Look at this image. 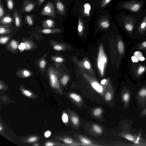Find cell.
Instances as JSON below:
<instances>
[{
  "label": "cell",
  "mask_w": 146,
  "mask_h": 146,
  "mask_svg": "<svg viewBox=\"0 0 146 146\" xmlns=\"http://www.w3.org/2000/svg\"><path fill=\"white\" fill-rule=\"evenodd\" d=\"M14 9L13 16L15 25L16 27H19L21 25L22 18L20 14L18 12L15 7Z\"/></svg>",
  "instance_id": "cell-14"
},
{
  "label": "cell",
  "mask_w": 146,
  "mask_h": 146,
  "mask_svg": "<svg viewBox=\"0 0 146 146\" xmlns=\"http://www.w3.org/2000/svg\"><path fill=\"white\" fill-rule=\"evenodd\" d=\"M25 43V45L26 46V50H28L31 48V46L30 44L27 42H24Z\"/></svg>",
  "instance_id": "cell-44"
},
{
  "label": "cell",
  "mask_w": 146,
  "mask_h": 146,
  "mask_svg": "<svg viewBox=\"0 0 146 146\" xmlns=\"http://www.w3.org/2000/svg\"><path fill=\"white\" fill-rule=\"evenodd\" d=\"M70 97L75 101L78 102H80L81 100L80 97L79 95L75 93L70 94Z\"/></svg>",
  "instance_id": "cell-23"
},
{
  "label": "cell",
  "mask_w": 146,
  "mask_h": 146,
  "mask_svg": "<svg viewBox=\"0 0 146 146\" xmlns=\"http://www.w3.org/2000/svg\"><path fill=\"white\" fill-rule=\"evenodd\" d=\"M75 0H67L68 4H70L73 2Z\"/></svg>",
  "instance_id": "cell-53"
},
{
  "label": "cell",
  "mask_w": 146,
  "mask_h": 146,
  "mask_svg": "<svg viewBox=\"0 0 146 146\" xmlns=\"http://www.w3.org/2000/svg\"><path fill=\"white\" fill-rule=\"evenodd\" d=\"M0 89H1V85H0Z\"/></svg>",
  "instance_id": "cell-54"
},
{
  "label": "cell",
  "mask_w": 146,
  "mask_h": 146,
  "mask_svg": "<svg viewBox=\"0 0 146 146\" xmlns=\"http://www.w3.org/2000/svg\"><path fill=\"white\" fill-rule=\"evenodd\" d=\"M45 0H37L38 6H40L43 3Z\"/></svg>",
  "instance_id": "cell-49"
},
{
  "label": "cell",
  "mask_w": 146,
  "mask_h": 146,
  "mask_svg": "<svg viewBox=\"0 0 146 146\" xmlns=\"http://www.w3.org/2000/svg\"><path fill=\"white\" fill-rule=\"evenodd\" d=\"M141 1H131L123 3L120 6L122 9H127L134 12L139 11L143 5Z\"/></svg>",
  "instance_id": "cell-4"
},
{
  "label": "cell",
  "mask_w": 146,
  "mask_h": 146,
  "mask_svg": "<svg viewBox=\"0 0 146 146\" xmlns=\"http://www.w3.org/2000/svg\"><path fill=\"white\" fill-rule=\"evenodd\" d=\"M94 131L98 133H101L102 131L101 128L97 125H94L93 126Z\"/></svg>",
  "instance_id": "cell-27"
},
{
  "label": "cell",
  "mask_w": 146,
  "mask_h": 146,
  "mask_svg": "<svg viewBox=\"0 0 146 146\" xmlns=\"http://www.w3.org/2000/svg\"><path fill=\"white\" fill-rule=\"evenodd\" d=\"M54 60L57 62L61 63L64 60V59L60 57H57L54 58Z\"/></svg>",
  "instance_id": "cell-41"
},
{
  "label": "cell",
  "mask_w": 146,
  "mask_h": 146,
  "mask_svg": "<svg viewBox=\"0 0 146 146\" xmlns=\"http://www.w3.org/2000/svg\"><path fill=\"white\" fill-rule=\"evenodd\" d=\"M69 79V77L67 75L64 76L61 80V83L63 85H66Z\"/></svg>",
  "instance_id": "cell-25"
},
{
  "label": "cell",
  "mask_w": 146,
  "mask_h": 146,
  "mask_svg": "<svg viewBox=\"0 0 146 146\" xmlns=\"http://www.w3.org/2000/svg\"><path fill=\"white\" fill-rule=\"evenodd\" d=\"M133 62H137L139 61H142L145 60L142 53L139 51L135 52L131 57Z\"/></svg>",
  "instance_id": "cell-13"
},
{
  "label": "cell",
  "mask_w": 146,
  "mask_h": 146,
  "mask_svg": "<svg viewBox=\"0 0 146 146\" xmlns=\"http://www.w3.org/2000/svg\"><path fill=\"white\" fill-rule=\"evenodd\" d=\"M81 142L83 143L89 144L91 143V142L89 140L85 138H82L80 139Z\"/></svg>",
  "instance_id": "cell-34"
},
{
  "label": "cell",
  "mask_w": 146,
  "mask_h": 146,
  "mask_svg": "<svg viewBox=\"0 0 146 146\" xmlns=\"http://www.w3.org/2000/svg\"><path fill=\"white\" fill-rule=\"evenodd\" d=\"M23 74L25 77H28L30 75V73L28 71L25 70L23 72Z\"/></svg>",
  "instance_id": "cell-45"
},
{
  "label": "cell",
  "mask_w": 146,
  "mask_h": 146,
  "mask_svg": "<svg viewBox=\"0 0 146 146\" xmlns=\"http://www.w3.org/2000/svg\"><path fill=\"white\" fill-rule=\"evenodd\" d=\"M102 112V110L100 108H98L95 109L94 111V114L95 116L99 115Z\"/></svg>",
  "instance_id": "cell-31"
},
{
  "label": "cell",
  "mask_w": 146,
  "mask_h": 146,
  "mask_svg": "<svg viewBox=\"0 0 146 146\" xmlns=\"http://www.w3.org/2000/svg\"><path fill=\"white\" fill-rule=\"evenodd\" d=\"M51 135V132L49 131H47L45 132L44 134V135L45 137H48Z\"/></svg>",
  "instance_id": "cell-47"
},
{
  "label": "cell",
  "mask_w": 146,
  "mask_h": 146,
  "mask_svg": "<svg viewBox=\"0 0 146 146\" xmlns=\"http://www.w3.org/2000/svg\"><path fill=\"white\" fill-rule=\"evenodd\" d=\"M105 98L106 100L109 101L110 100L111 98V95L110 93H107L105 96Z\"/></svg>",
  "instance_id": "cell-38"
},
{
  "label": "cell",
  "mask_w": 146,
  "mask_h": 146,
  "mask_svg": "<svg viewBox=\"0 0 146 146\" xmlns=\"http://www.w3.org/2000/svg\"><path fill=\"white\" fill-rule=\"evenodd\" d=\"M5 1L8 9L10 11H12L14 6V0H5Z\"/></svg>",
  "instance_id": "cell-20"
},
{
  "label": "cell",
  "mask_w": 146,
  "mask_h": 146,
  "mask_svg": "<svg viewBox=\"0 0 146 146\" xmlns=\"http://www.w3.org/2000/svg\"><path fill=\"white\" fill-rule=\"evenodd\" d=\"M61 31V29H43L42 31V32L43 33L46 34H50L52 32H60Z\"/></svg>",
  "instance_id": "cell-21"
},
{
  "label": "cell",
  "mask_w": 146,
  "mask_h": 146,
  "mask_svg": "<svg viewBox=\"0 0 146 146\" xmlns=\"http://www.w3.org/2000/svg\"><path fill=\"white\" fill-rule=\"evenodd\" d=\"M55 22L52 19H48L44 20L42 22L43 27L45 28H50L54 27Z\"/></svg>",
  "instance_id": "cell-17"
},
{
  "label": "cell",
  "mask_w": 146,
  "mask_h": 146,
  "mask_svg": "<svg viewBox=\"0 0 146 146\" xmlns=\"http://www.w3.org/2000/svg\"><path fill=\"white\" fill-rule=\"evenodd\" d=\"M117 47L119 53L121 55H123L124 52V46L123 42L121 40H119L118 41Z\"/></svg>",
  "instance_id": "cell-19"
},
{
  "label": "cell",
  "mask_w": 146,
  "mask_h": 146,
  "mask_svg": "<svg viewBox=\"0 0 146 146\" xmlns=\"http://www.w3.org/2000/svg\"><path fill=\"white\" fill-rule=\"evenodd\" d=\"M71 120L74 124L77 125L79 122V119L76 117L74 116L71 117Z\"/></svg>",
  "instance_id": "cell-28"
},
{
  "label": "cell",
  "mask_w": 146,
  "mask_h": 146,
  "mask_svg": "<svg viewBox=\"0 0 146 146\" xmlns=\"http://www.w3.org/2000/svg\"><path fill=\"white\" fill-rule=\"evenodd\" d=\"M88 22L81 18L78 17L77 30L80 36H81L83 34L86 25Z\"/></svg>",
  "instance_id": "cell-11"
},
{
  "label": "cell",
  "mask_w": 146,
  "mask_h": 146,
  "mask_svg": "<svg viewBox=\"0 0 146 146\" xmlns=\"http://www.w3.org/2000/svg\"><path fill=\"white\" fill-rule=\"evenodd\" d=\"M36 137H33L30 138L29 140V142H33L36 141Z\"/></svg>",
  "instance_id": "cell-48"
},
{
  "label": "cell",
  "mask_w": 146,
  "mask_h": 146,
  "mask_svg": "<svg viewBox=\"0 0 146 146\" xmlns=\"http://www.w3.org/2000/svg\"><path fill=\"white\" fill-rule=\"evenodd\" d=\"M96 7L99 12L105 9L111 3L112 0H94Z\"/></svg>",
  "instance_id": "cell-10"
},
{
  "label": "cell",
  "mask_w": 146,
  "mask_h": 146,
  "mask_svg": "<svg viewBox=\"0 0 146 146\" xmlns=\"http://www.w3.org/2000/svg\"><path fill=\"white\" fill-rule=\"evenodd\" d=\"M9 26L8 25H0V34H2L6 33L9 32L10 31V30L8 28Z\"/></svg>",
  "instance_id": "cell-22"
},
{
  "label": "cell",
  "mask_w": 146,
  "mask_h": 146,
  "mask_svg": "<svg viewBox=\"0 0 146 146\" xmlns=\"http://www.w3.org/2000/svg\"><path fill=\"white\" fill-rule=\"evenodd\" d=\"M108 62V58L105 53L103 46L100 44L99 47L97 60V65L100 76L104 75L105 69Z\"/></svg>",
  "instance_id": "cell-3"
},
{
  "label": "cell",
  "mask_w": 146,
  "mask_h": 146,
  "mask_svg": "<svg viewBox=\"0 0 146 146\" xmlns=\"http://www.w3.org/2000/svg\"><path fill=\"white\" fill-rule=\"evenodd\" d=\"M129 95L128 93H125L123 96L124 101L125 102H127L129 100Z\"/></svg>",
  "instance_id": "cell-35"
},
{
  "label": "cell",
  "mask_w": 146,
  "mask_h": 146,
  "mask_svg": "<svg viewBox=\"0 0 146 146\" xmlns=\"http://www.w3.org/2000/svg\"><path fill=\"white\" fill-rule=\"evenodd\" d=\"M125 137L127 139L130 141H133L134 140L133 137L131 135L127 134L125 136Z\"/></svg>",
  "instance_id": "cell-37"
},
{
  "label": "cell",
  "mask_w": 146,
  "mask_h": 146,
  "mask_svg": "<svg viewBox=\"0 0 146 146\" xmlns=\"http://www.w3.org/2000/svg\"><path fill=\"white\" fill-rule=\"evenodd\" d=\"M49 77L50 84L53 88H58L59 87V84L56 75L50 71Z\"/></svg>",
  "instance_id": "cell-12"
},
{
  "label": "cell",
  "mask_w": 146,
  "mask_h": 146,
  "mask_svg": "<svg viewBox=\"0 0 146 146\" xmlns=\"http://www.w3.org/2000/svg\"><path fill=\"white\" fill-rule=\"evenodd\" d=\"M139 95L141 97H144L146 96V89H143L139 92Z\"/></svg>",
  "instance_id": "cell-39"
},
{
  "label": "cell",
  "mask_w": 146,
  "mask_h": 146,
  "mask_svg": "<svg viewBox=\"0 0 146 146\" xmlns=\"http://www.w3.org/2000/svg\"><path fill=\"white\" fill-rule=\"evenodd\" d=\"M140 135H139L138 137L137 138V140L134 141V142L135 144H137V143H139V140L140 139Z\"/></svg>",
  "instance_id": "cell-50"
},
{
  "label": "cell",
  "mask_w": 146,
  "mask_h": 146,
  "mask_svg": "<svg viewBox=\"0 0 146 146\" xmlns=\"http://www.w3.org/2000/svg\"><path fill=\"white\" fill-rule=\"evenodd\" d=\"M5 13V10L2 3V0H0V19L4 16Z\"/></svg>",
  "instance_id": "cell-24"
},
{
  "label": "cell",
  "mask_w": 146,
  "mask_h": 146,
  "mask_svg": "<svg viewBox=\"0 0 146 146\" xmlns=\"http://www.w3.org/2000/svg\"><path fill=\"white\" fill-rule=\"evenodd\" d=\"M54 49L57 51H61L63 49V47L59 45H56L54 46L53 47Z\"/></svg>",
  "instance_id": "cell-36"
},
{
  "label": "cell",
  "mask_w": 146,
  "mask_h": 146,
  "mask_svg": "<svg viewBox=\"0 0 146 146\" xmlns=\"http://www.w3.org/2000/svg\"><path fill=\"white\" fill-rule=\"evenodd\" d=\"M96 19V25L99 29H106L111 26V16L108 9L99 12Z\"/></svg>",
  "instance_id": "cell-2"
},
{
  "label": "cell",
  "mask_w": 146,
  "mask_h": 146,
  "mask_svg": "<svg viewBox=\"0 0 146 146\" xmlns=\"http://www.w3.org/2000/svg\"><path fill=\"white\" fill-rule=\"evenodd\" d=\"M46 145L47 146H51L53 145V144L50 142H48L46 144Z\"/></svg>",
  "instance_id": "cell-52"
},
{
  "label": "cell",
  "mask_w": 146,
  "mask_h": 146,
  "mask_svg": "<svg viewBox=\"0 0 146 146\" xmlns=\"http://www.w3.org/2000/svg\"><path fill=\"white\" fill-rule=\"evenodd\" d=\"M45 64L46 62L44 60H41L39 64L40 67L42 68H44L45 66Z\"/></svg>",
  "instance_id": "cell-42"
},
{
  "label": "cell",
  "mask_w": 146,
  "mask_h": 146,
  "mask_svg": "<svg viewBox=\"0 0 146 146\" xmlns=\"http://www.w3.org/2000/svg\"><path fill=\"white\" fill-rule=\"evenodd\" d=\"M65 142L68 143H71L73 142L72 140L69 138H66L64 139Z\"/></svg>",
  "instance_id": "cell-43"
},
{
  "label": "cell",
  "mask_w": 146,
  "mask_h": 146,
  "mask_svg": "<svg viewBox=\"0 0 146 146\" xmlns=\"http://www.w3.org/2000/svg\"><path fill=\"white\" fill-rule=\"evenodd\" d=\"M62 119L63 122L64 123H67L68 121V117L67 114L65 113H64L62 116Z\"/></svg>",
  "instance_id": "cell-26"
},
{
  "label": "cell",
  "mask_w": 146,
  "mask_h": 146,
  "mask_svg": "<svg viewBox=\"0 0 146 146\" xmlns=\"http://www.w3.org/2000/svg\"><path fill=\"white\" fill-rule=\"evenodd\" d=\"M139 48L140 49H145L146 48V41L143 42L140 44Z\"/></svg>",
  "instance_id": "cell-40"
},
{
  "label": "cell",
  "mask_w": 146,
  "mask_h": 146,
  "mask_svg": "<svg viewBox=\"0 0 146 146\" xmlns=\"http://www.w3.org/2000/svg\"><path fill=\"white\" fill-rule=\"evenodd\" d=\"M13 21L12 17L10 15H7L0 19V23L1 24L7 25L11 23Z\"/></svg>",
  "instance_id": "cell-15"
},
{
  "label": "cell",
  "mask_w": 146,
  "mask_h": 146,
  "mask_svg": "<svg viewBox=\"0 0 146 146\" xmlns=\"http://www.w3.org/2000/svg\"><path fill=\"white\" fill-rule=\"evenodd\" d=\"M11 44L13 48L14 49H17L18 47V45L16 41L15 40H12L11 42Z\"/></svg>",
  "instance_id": "cell-33"
},
{
  "label": "cell",
  "mask_w": 146,
  "mask_h": 146,
  "mask_svg": "<svg viewBox=\"0 0 146 146\" xmlns=\"http://www.w3.org/2000/svg\"><path fill=\"white\" fill-rule=\"evenodd\" d=\"M74 61L80 69L83 70L85 71L86 70L89 73L94 75L91 64L87 58H84L82 61H78L76 59Z\"/></svg>",
  "instance_id": "cell-8"
},
{
  "label": "cell",
  "mask_w": 146,
  "mask_h": 146,
  "mask_svg": "<svg viewBox=\"0 0 146 146\" xmlns=\"http://www.w3.org/2000/svg\"><path fill=\"white\" fill-rule=\"evenodd\" d=\"M40 15L54 18L56 17L54 6L52 1H49L47 3L41 11Z\"/></svg>",
  "instance_id": "cell-6"
},
{
  "label": "cell",
  "mask_w": 146,
  "mask_h": 146,
  "mask_svg": "<svg viewBox=\"0 0 146 146\" xmlns=\"http://www.w3.org/2000/svg\"><path fill=\"white\" fill-rule=\"evenodd\" d=\"M146 30V16L143 19L138 28V31L139 33H143Z\"/></svg>",
  "instance_id": "cell-16"
},
{
  "label": "cell",
  "mask_w": 146,
  "mask_h": 146,
  "mask_svg": "<svg viewBox=\"0 0 146 146\" xmlns=\"http://www.w3.org/2000/svg\"><path fill=\"white\" fill-rule=\"evenodd\" d=\"M95 2L92 0H76L72 10V14L89 22L94 14Z\"/></svg>",
  "instance_id": "cell-1"
},
{
  "label": "cell",
  "mask_w": 146,
  "mask_h": 146,
  "mask_svg": "<svg viewBox=\"0 0 146 146\" xmlns=\"http://www.w3.org/2000/svg\"><path fill=\"white\" fill-rule=\"evenodd\" d=\"M124 23L125 29L129 32H131L133 30L135 20V18L130 17H124Z\"/></svg>",
  "instance_id": "cell-9"
},
{
  "label": "cell",
  "mask_w": 146,
  "mask_h": 146,
  "mask_svg": "<svg viewBox=\"0 0 146 146\" xmlns=\"http://www.w3.org/2000/svg\"><path fill=\"white\" fill-rule=\"evenodd\" d=\"M145 67L143 66H141L138 68L137 73L139 75L142 74L145 71Z\"/></svg>",
  "instance_id": "cell-29"
},
{
  "label": "cell",
  "mask_w": 146,
  "mask_h": 146,
  "mask_svg": "<svg viewBox=\"0 0 146 146\" xmlns=\"http://www.w3.org/2000/svg\"><path fill=\"white\" fill-rule=\"evenodd\" d=\"M18 48L21 52L26 49V47L24 43L21 42L18 46Z\"/></svg>",
  "instance_id": "cell-30"
},
{
  "label": "cell",
  "mask_w": 146,
  "mask_h": 146,
  "mask_svg": "<svg viewBox=\"0 0 146 146\" xmlns=\"http://www.w3.org/2000/svg\"><path fill=\"white\" fill-rule=\"evenodd\" d=\"M37 5V1L32 0H23L19 13L20 14H22L31 12L34 9Z\"/></svg>",
  "instance_id": "cell-5"
},
{
  "label": "cell",
  "mask_w": 146,
  "mask_h": 146,
  "mask_svg": "<svg viewBox=\"0 0 146 146\" xmlns=\"http://www.w3.org/2000/svg\"><path fill=\"white\" fill-rule=\"evenodd\" d=\"M108 83V80L106 79L102 80L101 82V84L102 85H106Z\"/></svg>",
  "instance_id": "cell-46"
},
{
  "label": "cell",
  "mask_w": 146,
  "mask_h": 146,
  "mask_svg": "<svg viewBox=\"0 0 146 146\" xmlns=\"http://www.w3.org/2000/svg\"><path fill=\"white\" fill-rule=\"evenodd\" d=\"M9 39V37H1L0 38V42L1 44H4L7 42Z\"/></svg>",
  "instance_id": "cell-32"
},
{
  "label": "cell",
  "mask_w": 146,
  "mask_h": 146,
  "mask_svg": "<svg viewBox=\"0 0 146 146\" xmlns=\"http://www.w3.org/2000/svg\"><path fill=\"white\" fill-rule=\"evenodd\" d=\"M35 17V15L33 14L27 15L25 16V21L29 26H32L33 24Z\"/></svg>",
  "instance_id": "cell-18"
},
{
  "label": "cell",
  "mask_w": 146,
  "mask_h": 146,
  "mask_svg": "<svg viewBox=\"0 0 146 146\" xmlns=\"http://www.w3.org/2000/svg\"><path fill=\"white\" fill-rule=\"evenodd\" d=\"M28 96H30L31 95V94L29 92L25 91L24 92Z\"/></svg>",
  "instance_id": "cell-51"
},
{
  "label": "cell",
  "mask_w": 146,
  "mask_h": 146,
  "mask_svg": "<svg viewBox=\"0 0 146 146\" xmlns=\"http://www.w3.org/2000/svg\"><path fill=\"white\" fill-rule=\"evenodd\" d=\"M54 2L58 14L62 17H66L68 12L67 6L61 0H55Z\"/></svg>",
  "instance_id": "cell-7"
}]
</instances>
